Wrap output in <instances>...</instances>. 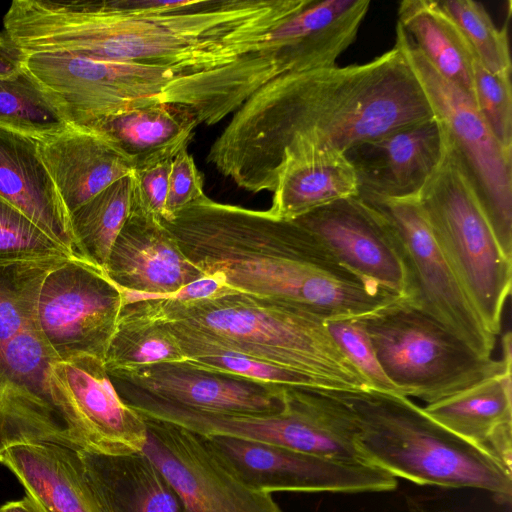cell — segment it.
I'll return each instance as SVG.
<instances>
[{"mask_svg":"<svg viewBox=\"0 0 512 512\" xmlns=\"http://www.w3.org/2000/svg\"><path fill=\"white\" fill-rule=\"evenodd\" d=\"M311 0H14L5 34L26 54L211 71L277 54L275 29Z\"/></svg>","mask_w":512,"mask_h":512,"instance_id":"obj_1","label":"cell"},{"mask_svg":"<svg viewBox=\"0 0 512 512\" xmlns=\"http://www.w3.org/2000/svg\"><path fill=\"white\" fill-rule=\"evenodd\" d=\"M433 117L418 78L395 44L363 64L272 78L231 115L206 160L239 188L270 192L287 151L315 146L345 153Z\"/></svg>","mask_w":512,"mask_h":512,"instance_id":"obj_2","label":"cell"},{"mask_svg":"<svg viewBox=\"0 0 512 512\" xmlns=\"http://www.w3.org/2000/svg\"><path fill=\"white\" fill-rule=\"evenodd\" d=\"M162 221L195 266L236 292L322 311L337 292L333 273L361 279L312 232L268 210L219 203L205 195L171 221Z\"/></svg>","mask_w":512,"mask_h":512,"instance_id":"obj_3","label":"cell"},{"mask_svg":"<svg viewBox=\"0 0 512 512\" xmlns=\"http://www.w3.org/2000/svg\"><path fill=\"white\" fill-rule=\"evenodd\" d=\"M63 262L0 265V456L24 443L93 451L54 374L61 359L45 339L37 317L42 281Z\"/></svg>","mask_w":512,"mask_h":512,"instance_id":"obj_4","label":"cell"},{"mask_svg":"<svg viewBox=\"0 0 512 512\" xmlns=\"http://www.w3.org/2000/svg\"><path fill=\"white\" fill-rule=\"evenodd\" d=\"M153 318L180 326L220 348L330 382L336 390L371 389L307 308L223 288L193 301H136Z\"/></svg>","mask_w":512,"mask_h":512,"instance_id":"obj_5","label":"cell"},{"mask_svg":"<svg viewBox=\"0 0 512 512\" xmlns=\"http://www.w3.org/2000/svg\"><path fill=\"white\" fill-rule=\"evenodd\" d=\"M330 392L368 465L418 485L478 489L511 502L512 474L408 397L373 389Z\"/></svg>","mask_w":512,"mask_h":512,"instance_id":"obj_6","label":"cell"},{"mask_svg":"<svg viewBox=\"0 0 512 512\" xmlns=\"http://www.w3.org/2000/svg\"><path fill=\"white\" fill-rule=\"evenodd\" d=\"M444 138L441 160L417 199L467 298L497 336L511 293L512 259L502 252L445 132Z\"/></svg>","mask_w":512,"mask_h":512,"instance_id":"obj_7","label":"cell"},{"mask_svg":"<svg viewBox=\"0 0 512 512\" xmlns=\"http://www.w3.org/2000/svg\"><path fill=\"white\" fill-rule=\"evenodd\" d=\"M360 320L382 370L398 394L426 404L512 367V358L479 355L403 299L361 316Z\"/></svg>","mask_w":512,"mask_h":512,"instance_id":"obj_8","label":"cell"},{"mask_svg":"<svg viewBox=\"0 0 512 512\" xmlns=\"http://www.w3.org/2000/svg\"><path fill=\"white\" fill-rule=\"evenodd\" d=\"M395 44L418 78L502 252L512 259V151L497 141L473 99L430 65L398 23Z\"/></svg>","mask_w":512,"mask_h":512,"instance_id":"obj_9","label":"cell"},{"mask_svg":"<svg viewBox=\"0 0 512 512\" xmlns=\"http://www.w3.org/2000/svg\"><path fill=\"white\" fill-rule=\"evenodd\" d=\"M366 203L386 218L398 244L408 276L405 301L438 321L479 355L491 357L496 336L486 328L459 284L417 197Z\"/></svg>","mask_w":512,"mask_h":512,"instance_id":"obj_10","label":"cell"},{"mask_svg":"<svg viewBox=\"0 0 512 512\" xmlns=\"http://www.w3.org/2000/svg\"><path fill=\"white\" fill-rule=\"evenodd\" d=\"M202 437L215 458L241 483L256 491L354 494L389 492L398 485L394 476L362 463L325 458L247 438Z\"/></svg>","mask_w":512,"mask_h":512,"instance_id":"obj_11","label":"cell"},{"mask_svg":"<svg viewBox=\"0 0 512 512\" xmlns=\"http://www.w3.org/2000/svg\"><path fill=\"white\" fill-rule=\"evenodd\" d=\"M126 294L105 272L82 259L51 269L42 281L37 317L57 356L67 360L88 354L104 360Z\"/></svg>","mask_w":512,"mask_h":512,"instance_id":"obj_12","label":"cell"},{"mask_svg":"<svg viewBox=\"0 0 512 512\" xmlns=\"http://www.w3.org/2000/svg\"><path fill=\"white\" fill-rule=\"evenodd\" d=\"M144 419L147 439L142 452L170 482L187 512H283L271 493L253 490L232 475L201 435Z\"/></svg>","mask_w":512,"mask_h":512,"instance_id":"obj_13","label":"cell"},{"mask_svg":"<svg viewBox=\"0 0 512 512\" xmlns=\"http://www.w3.org/2000/svg\"><path fill=\"white\" fill-rule=\"evenodd\" d=\"M117 391L189 409L236 415H273L286 403L285 386L195 369L183 362L108 372Z\"/></svg>","mask_w":512,"mask_h":512,"instance_id":"obj_14","label":"cell"},{"mask_svg":"<svg viewBox=\"0 0 512 512\" xmlns=\"http://www.w3.org/2000/svg\"><path fill=\"white\" fill-rule=\"evenodd\" d=\"M294 221L312 232L351 273L407 299L405 264L389 223L375 207L351 197Z\"/></svg>","mask_w":512,"mask_h":512,"instance_id":"obj_15","label":"cell"},{"mask_svg":"<svg viewBox=\"0 0 512 512\" xmlns=\"http://www.w3.org/2000/svg\"><path fill=\"white\" fill-rule=\"evenodd\" d=\"M104 271L125 292L127 303L171 297L206 276L182 252L162 219L134 202Z\"/></svg>","mask_w":512,"mask_h":512,"instance_id":"obj_16","label":"cell"},{"mask_svg":"<svg viewBox=\"0 0 512 512\" xmlns=\"http://www.w3.org/2000/svg\"><path fill=\"white\" fill-rule=\"evenodd\" d=\"M444 130L433 118L363 141L344 154L358 180V197L370 202L418 197L438 166Z\"/></svg>","mask_w":512,"mask_h":512,"instance_id":"obj_17","label":"cell"},{"mask_svg":"<svg viewBox=\"0 0 512 512\" xmlns=\"http://www.w3.org/2000/svg\"><path fill=\"white\" fill-rule=\"evenodd\" d=\"M54 374L89 437L93 452H142L147 439L145 419L120 397L103 359L88 354L73 356L59 361Z\"/></svg>","mask_w":512,"mask_h":512,"instance_id":"obj_18","label":"cell"},{"mask_svg":"<svg viewBox=\"0 0 512 512\" xmlns=\"http://www.w3.org/2000/svg\"><path fill=\"white\" fill-rule=\"evenodd\" d=\"M37 140L39 155L68 214L135 170L119 147L87 128L70 126Z\"/></svg>","mask_w":512,"mask_h":512,"instance_id":"obj_19","label":"cell"},{"mask_svg":"<svg viewBox=\"0 0 512 512\" xmlns=\"http://www.w3.org/2000/svg\"><path fill=\"white\" fill-rule=\"evenodd\" d=\"M511 368L426 404L423 410L512 474Z\"/></svg>","mask_w":512,"mask_h":512,"instance_id":"obj_20","label":"cell"},{"mask_svg":"<svg viewBox=\"0 0 512 512\" xmlns=\"http://www.w3.org/2000/svg\"><path fill=\"white\" fill-rule=\"evenodd\" d=\"M268 210L294 220L335 201L357 197L356 172L346 155L333 148L304 146L285 152L271 180Z\"/></svg>","mask_w":512,"mask_h":512,"instance_id":"obj_21","label":"cell"},{"mask_svg":"<svg viewBox=\"0 0 512 512\" xmlns=\"http://www.w3.org/2000/svg\"><path fill=\"white\" fill-rule=\"evenodd\" d=\"M0 197L75 254L69 216L39 155L38 140L1 127Z\"/></svg>","mask_w":512,"mask_h":512,"instance_id":"obj_22","label":"cell"},{"mask_svg":"<svg viewBox=\"0 0 512 512\" xmlns=\"http://www.w3.org/2000/svg\"><path fill=\"white\" fill-rule=\"evenodd\" d=\"M0 463L44 512H102L79 450L53 443L17 444L1 454Z\"/></svg>","mask_w":512,"mask_h":512,"instance_id":"obj_23","label":"cell"},{"mask_svg":"<svg viewBox=\"0 0 512 512\" xmlns=\"http://www.w3.org/2000/svg\"><path fill=\"white\" fill-rule=\"evenodd\" d=\"M79 454L102 512H187L176 490L143 452Z\"/></svg>","mask_w":512,"mask_h":512,"instance_id":"obj_24","label":"cell"},{"mask_svg":"<svg viewBox=\"0 0 512 512\" xmlns=\"http://www.w3.org/2000/svg\"><path fill=\"white\" fill-rule=\"evenodd\" d=\"M197 116L190 109L173 104H151L118 112L83 126L119 147L136 168L173 159L188 149Z\"/></svg>","mask_w":512,"mask_h":512,"instance_id":"obj_25","label":"cell"},{"mask_svg":"<svg viewBox=\"0 0 512 512\" xmlns=\"http://www.w3.org/2000/svg\"><path fill=\"white\" fill-rule=\"evenodd\" d=\"M397 23L430 65L471 97L476 57L458 26L438 1L400 2Z\"/></svg>","mask_w":512,"mask_h":512,"instance_id":"obj_26","label":"cell"},{"mask_svg":"<svg viewBox=\"0 0 512 512\" xmlns=\"http://www.w3.org/2000/svg\"><path fill=\"white\" fill-rule=\"evenodd\" d=\"M133 191L131 174L68 214L74 252L79 258L105 270L114 242L130 215Z\"/></svg>","mask_w":512,"mask_h":512,"instance_id":"obj_27","label":"cell"},{"mask_svg":"<svg viewBox=\"0 0 512 512\" xmlns=\"http://www.w3.org/2000/svg\"><path fill=\"white\" fill-rule=\"evenodd\" d=\"M184 360L175 337L163 324L137 302L124 306L104 357L107 372Z\"/></svg>","mask_w":512,"mask_h":512,"instance_id":"obj_28","label":"cell"},{"mask_svg":"<svg viewBox=\"0 0 512 512\" xmlns=\"http://www.w3.org/2000/svg\"><path fill=\"white\" fill-rule=\"evenodd\" d=\"M157 321L163 324L175 337L185 357L183 363L195 369L285 387H309L336 390L328 381L300 372L272 366L236 352L220 348L180 326L159 320Z\"/></svg>","mask_w":512,"mask_h":512,"instance_id":"obj_29","label":"cell"},{"mask_svg":"<svg viewBox=\"0 0 512 512\" xmlns=\"http://www.w3.org/2000/svg\"><path fill=\"white\" fill-rule=\"evenodd\" d=\"M71 125L26 67L0 77V127L40 139Z\"/></svg>","mask_w":512,"mask_h":512,"instance_id":"obj_30","label":"cell"},{"mask_svg":"<svg viewBox=\"0 0 512 512\" xmlns=\"http://www.w3.org/2000/svg\"><path fill=\"white\" fill-rule=\"evenodd\" d=\"M472 49L476 60L497 75H511L507 26L498 28L482 3L474 0H438Z\"/></svg>","mask_w":512,"mask_h":512,"instance_id":"obj_31","label":"cell"},{"mask_svg":"<svg viewBox=\"0 0 512 512\" xmlns=\"http://www.w3.org/2000/svg\"><path fill=\"white\" fill-rule=\"evenodd\" d=\"M80 259L0 197V265Z\"/></svg>","mask_w":512,"mask_h":512,"instance_id":"obj_32","label":"cell"},{"mask_svg":"<svg viewBox=\"0 0 512 512\" xmlns=\"http://www.w3.org/2000/svg\"><path fill=\"white\" fill-rule=\"evenodd\" d=\"M471 98L497 141L512 151L511 75L493 74L475 59Z\"/></svg>","mask_w":512,"mask_h":512,"instance_id":"obj_33","label":"cell"},{"mask_svg":"<svg viewBox=\"0 0 512 512\" xmlns=\"http://www.w3.org/2000/svg\"><path fill=\"white\" fill-rule=\"evenodd\" d=\"M324 324L336 346L368 381L371 389L398 394L379 364L360 317L330 318Z\"/></svg>","mask_w":512,"mask_h":512,"instance_id":"obj_34","label":"cell"},{"mask_svg":"<svg viewBox=\"0 0 512 512\" xmlns=\"http://www.w3.org/2000/svg\"><path fill=\"white\" fill-rule=\"evenodd\" d=\"M203 185V175L192 155L188 149L182 150L172 161L164 221H171L179 211L202 199Z\"/></svg>","mask_w":512,"mask_h":512,"instance_id":"obj_35","label":"cell"},{"mask_svg":"<svg viewBox=\"0 0 512 512\" xmlns=\"http://www.w3.org/2000/svg\"><path fill=\"white\" fill-rule=\"evenodd\" d=\"M173 159L136 168L132 173L133 202L162 220L165 218V204Z\"/></svg>","mask_w":512,"mask_h":512,"instance_id":"obj_36","label":"cell"},{"mask_svg":"<svg viewBox=\"0 0 512 512\" xmlns=\"http://www.w3.org/2000/svg\"><path fill=\"white\" fill-rule=\"evenodd\" d=\"M223 288L224 286L218 279L211 276H205L190 283L189 285H186L174 295L168 297V299L178 301L201 300L215 295Z\"/></svg>","mask_w":512,"mask_h":512,"instance_id":"obj_37","label":"cell"},{"mask_svg":"<svg viewBox=\"0 0 512 512\" xmlns=\"http://www.w3.org/2000/svg\"><path fill=\"white\" fill-rule=\"evenodd\" d=\"M27 55L6 35L0 34V77L25 67Z\"/></svg>","mask_w":512,"mask_h":512,"instance_id":"obj_38","label":"cell"},{"mask_svg":"<svg viewBox=\"0 0 512 512\" xmlns=\"http://www.w3.org/2000/svg\"><path fill=\"white\" fill-rule=\"evenodd\" d=\"M0 512H44L29 496L19 500L9 501L0 506Z\"/></svg>","mask_w":512,"mask_h":512,"instance_id":"obj_39","label":"cell"}]
</instances>
